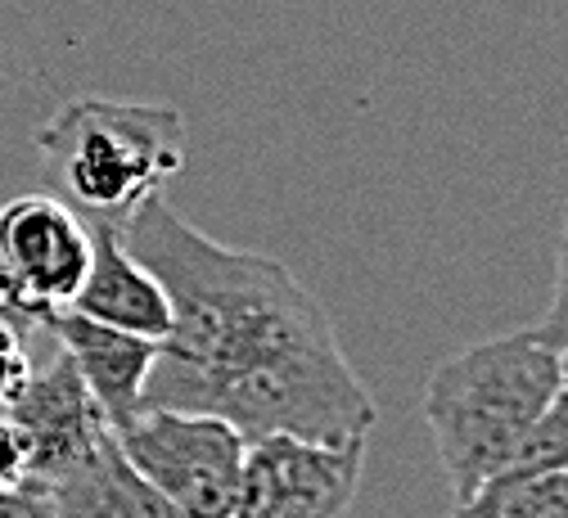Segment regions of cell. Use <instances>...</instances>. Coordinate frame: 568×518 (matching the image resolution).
<instances>
[{
	"label": "cell",
	"mask_w": 568,
	"mask_h": 518,
	"mask_svg": "<svg viewBox=\"0 0 568 518\" xmlns=\"http://www.w3.org/2000/svg\"><path fill=\"white\" fill-rule=\"evenodd\" d=\"M118 235L172 298L145 406L222 415L244 437H371L379 419L371 388L347 365L321 298L280 257L203 235L163 194Z\"/></svg>",
	"instance_id": "cell-1"
},
{
	"label": "cell",
	"mask_w": 568,
	"mask_h": 518,
	"mask_svg": "<svg viewBox=\"0 0 568 518\" xmlns=\"http://www.w3.org/2000/svg\"><path fill=\"white\" fill-rule=\"evenodd\" d=\"M559 397V352L537 329L501 334L447 356L424 384V424L456 505L524 441Z\"/></svg>",
	"instance_id": "cell-2"
},
{
	"label": "cell",
	"mask_w": 568,
	"mask_h": 518,
	"mask_svg": "<svg viewBox=\"0 0 568 518\" xmlns=\"http://www.w3.org/2000/svg\"><path fill=\"white\" fill-rule=\"evenodd\" d=\"M37 150L87 221L122 226L185 167L190 140L181 109L163 100L78 95L37 126Z\"/></svg>",
	"instance_id": "cell-3"
},
{
	"label": "cell",
	"mask_w": 568,
	"mask_h": 518,
	"mask_svg": "<svg viewBox=\"0 0 568 518\" xmlns=\"http://www.w3.org/2000/svg\"><path fill=\"white\" fill-rule=\"evenodd\" d=\"M118 447L185 518H235L248 437L231 419L145 406L118 428Z\"/></svg>",
	"instance_id": "cell-4"
},
{
	"label": "cell",
	"mask_w": 568,
	"mask_h": 518,
	"mask_svg": "<svg viewBox=\"0 0 568 518\" xmlns=\"http://www.w3.org/2000/svg\"><path fill=\"white\" fill-rule=\"evenodd\" d=\"M366 474V437L262 433L244 447L235 518H343Z\"/></svg>",
	"instance_id": "cell-5"
},
{
	"label": "cell",
	"mask_w": 568,
	"mask_h": 518,
	"mask_svg": "<svg viewBox=\"0 0 568 518\" xmlns=\"http://www.w3.org/2000/svg\"><path fill=\"white\" fill-rule=\"evenodd\" d=\"M0 271L19 303L50 325L73 307L91 271V221L54 194H19L0 203Z\"/></svg>",
	"instance_id": "cell-6"
},
{
	"label": "cell",
	"mask_w": 568,
	"mask_h": 518,
	"mask_svg": "<svg viewBox=\"0 0 568 518\" xmlns=\"http://www.w3.org/2000/svg\"><path fill=\"white\" fill-rule=\"evenodd\" d=\"M28 441V478L50 487L68 469H78L100 441L113 433L87 379L78 375L73 356L50 343V356H37L23 393L6 406Z\"/></svg>",
	"instance_id": "cell-7"
},
{
	"label": "cell",
	"mask_w": 568,
	"mask_h": 518,
	"mask_svg": "<svg viewBox=\"0 0 568 518\" xmlns=\"http://www.w3.org/2000/svg\"><path fill=\"white\" fill-rule=\"evenodd\" d=\"M50 334L68 356H73L78 375L87 379V388L100 402L113 433L126 428L140 410H145V384H150L154 360H159L154 338L100 325V321H91L73 307L50 316Z\"/></svg>",
	"instance_id": "cell-8"
},
{
	"label": "cell",
	"mask_w": 568,
	"mask_h": 518,
	"mask_svg": "<svg viewBox=\"0 0 568 518\" xmlns=\"http://www.w3.org/2000/svg\"><path fill=\"white\" fill-rule=\"evenodd\" d=\"M73 312L154 343L172 334V298L163 280L122 244L118 226L104 221H91V271L73 298Z\"/></svg>",
	"instance_id": "cell-9"
},
{
	"label": "cell",
	"mask_w": 568,
	"mask_h": 518,
	"mask_svg": "<svg viewBox=\"0 0 568 518\" xmlns=\"http://www.w3.org/2000/svg\"><path fill=\"white\" fill-rule=\"evenodd\" d=\"M45 491L54 496L59 518H185L126 460V451L118 447V433H109L78 469H68Z\"/></svg>",
	"instance_id": "cell-10"
},
{
	"label": "cell",
	"mask_w": 568,
	"mask_h": 518,
	"mask_svg": "<svg viewBox=\"0 0 568 518\" xmlns=\"http://www.w3.org/2000/svg\"><path fill=\"white\" fill-rule=\"evenodd\" d=\"M564 465H568V393L559 388V397L524 433V441L501 460V469L487 474L478 483V491L452 509V518H496V505H501L519 483L550 474V469H564Z\"/></svg>",
	"instance_id": "cell-11"
},
{
	"label": "cell",
	"mask_w": 568,
	"mask_h": 518,
	"mask_svg": "<svg viewBox=\"0 0 568 518\" xmlns=\"http://www.w3.org/2000/svg\"><path fill=\"white\" fill-rule=\"evenodd\" d=\"M37 338H50V325L37 321L23 303H19V293L10 288L6 271H0V410H6L28 375H32V365H37Z\"/></svg>",
	"instance_id": "cell-12"
},
{
	"label": "cell",
	"mask_w": 568,
	"mask_h": 518,
	"mask_svg": "<svg viewBox=\"0 0 568 518\" xmlns=\"http://www.w3.org/2000/svg\"><path fill=\"white\" fill-rule=\"evenodd\" d=\"M496 518H568V465L519 483L496 505Z\"/></svg>",
	"instance_id": "cell-13"
},
{
	"label": "cell",
	"mask_w": 568,
	"mask_h": 518,
	"mask_svg": "<svg viewBox=\"0 0 568 518\" xmlns=\"http://www.w3.org/2000/svg\"><path fill=\"white\" fill-rule=\"evenodd\" d=\"M537 338H546L555 352L568 347V212H564V231H559V248H555V288H550V307L546 316L532 325Z\"/></svg>",
	"instance_id": "cell-14"
},
{
	"label": "cell",
	"mask_w": 568,
	"mask_h": 518,
	"mask_svg": "<svg viewBox=\"0 0 568 518\" xmlns=\"http://www.w3.org/2000/svg\"><path fill=\"white\" fill-rule=\"evenodd\" d=\"M19 483H28V441L19 424L0 410V491H10Z\"/></svg>",
	"instance_id": "cell-15"
},
{
	"label": "cell",
	"mask_w": 568,
	"mask_h": 518,
	"mask_svg": "<svg viewBox=\"0 0 568 518\" xmlns=\"http://www.w3.org/2000/svg\"><path fill=\"white\" fill-rule=\"evenodd\" d=\"M0 518H59V514H54V496L28 478L10 491H0Z\"/></svg>",
	"instance_id": "cell-16"
},
{
	"label": "cell",
	"mask_w": 568,
	"mask_h": 518,
	"mask_svg": "<svg viewBox=\"0 0 568 518\" xmlns=\"http://www.w3.org/2000/svg\"><path fill=\"white\" fill-rule=\"evenodd\" d=\"M559 388L568 393V347H559Z\"/></svg>",
	"instance_id": "cell-17"
}]
</instances>
